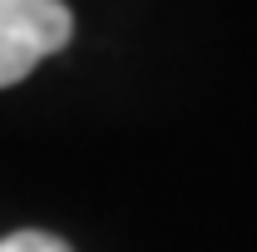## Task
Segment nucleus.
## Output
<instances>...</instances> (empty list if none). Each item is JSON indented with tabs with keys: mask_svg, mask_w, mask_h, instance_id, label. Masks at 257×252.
I'll list each match as a JSON object with an SVG mask.
<instances>
[{
	"mask_svg": "<svg viewBox=\"0 0 257 252\" xmlns=\"http://www.w3.org/2000/svg\"><path fill=\"white\" fill-rule=\"evenodd\" d=\"M74 15L64 0H0V89L20 84L40 60L69 45Z\"/></svg>",
	"mask_w": 257,
	"mask_h": 252,
	"instance_id": "1",
	"label": "nucleus"
},
{
	"mask_svg": "<svg viewBox=\"0 0 257 252\" xmlns=\"http://www.w3.org/2000/svg\"><path fill=\"white\" fill-rule=\"evenodd\" d=\"M0 252H74L64 237L55 232H40V227H20L10 237H0Z\"/></svg>",
	"mask_w": 257,
	"mask_h": 252,
	"instance_id": "2",
	"label": "nucleus"
}]
</instances>
